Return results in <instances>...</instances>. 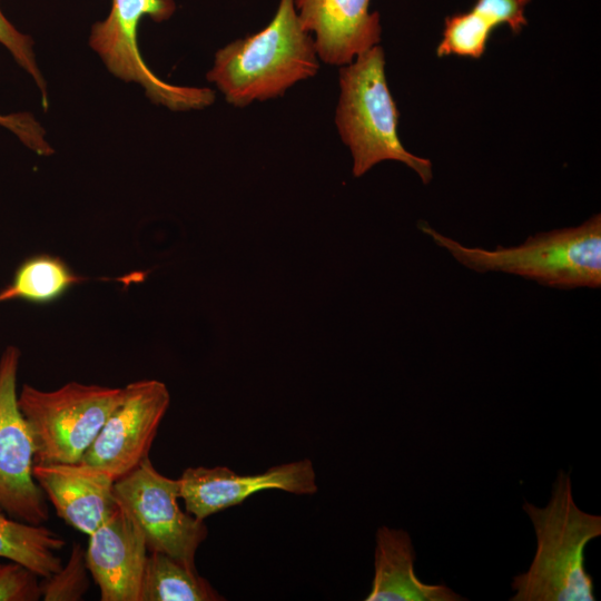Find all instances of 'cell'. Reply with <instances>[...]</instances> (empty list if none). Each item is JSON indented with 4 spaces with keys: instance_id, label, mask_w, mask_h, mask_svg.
<instances>
[{
    "instance_id": "obj_13",
    "label": "cell",
    "mask_w": 601,
    "mask_h": 601,
    "mask_svg": "<svg viewBox=\"0 0 601 601\" xmlns=\"http://www.w3.org/2000/svg\"><path fill=\"white\" fill-rule=\"evenodd\" d=\"M33 476L57 515L83 534H91L114 511L115 480L106 471L87 464H33Z\"/></svg>"
},
{
    "instance_id": "obj_18",
    "label": "cell",
    "mask_w": 601,
    "mask_h": 601,
    "mask_svg": "<svg viewBox=\"0 0 601 601\" xmlns=\"http://www.w3.org/2000/svg\"><path fill=\"white\" fill-rule=\"evenodd\" d=\"M82 280L61 258L48 254L35 255L19 265L10 284L0 290V303L14 299L51 303Z\"/></svg>"
},
{
    "instance_id": "obj_7",
    "label": "cell",
    "mask_w": 601,
    "mask_h": 601,
    "mask_svg": "<svg viewBox=\"0 0 601 601\" xmlns=\"http://www.w3.org/2000/svg\"><path fill=\"white\" fill-rule=\"evenodd\" d=\"M114 492L144 532L149 552H161L196 568V552L208 530L204 520L179 508L178 479L160 474L147 457L115 481Z\"/></svg>"
},
{
    "instance_id": "obj_17",
    "label": "cell",
    "mask_w": 601,
    "mask_h": 601,
    "mask_svg": "<svg viewBox=\"0 0 601 601\" xmlns=\"http://www.w3.org/2000/svg\"><path fill=\"white\" fill-rule=\"evenodd\" d=\"M224 598L196 568L161 552H149L139 601H219Z\"/></svg>"
},
{
    "instance_id": "obj_21",
    "label": "cell",
    "mask_w": 601,
    "mask_h": 601,
    "mask_svg": "<svg viewBox=\"0 0 601 601\" xmlns=\"http://www.w3.org/2000/svg\"><path fill=\"white\" fill-rule=\"evenodd\" d=\"M40 578L23 565L0 562V601H37L41 599Z\"/></svg>"
},
{
    "instance_id": "obj_8",
    "label": "cell",
    "mask_w": 601,
    "mask_h": 601,
    "mask_svg": "<svg viewBox=\"0 0 601 601\" xmlns=\"http://www.w3.org/2000/svg\"><path fill=\"white\" fill-rule=\"evenodd\" d=\"M20 356L14 345L0 356V508L17 520L45 524L49 506L32 473L35 444L18 403Z\"/></svg>"
},
{
    "instance_id": "obj_15",
    "label": "cell",
    "mask_w": 601,
    "mask_h": 601,
    "mask_svg": "<svg viewBox=\"0 0 601 601\" xmlns=\"http://www.w3.org/2000/svg\"><path fill=\"white\" fill-rule=\"evenodd\" d=\"M529 2L530 0H476L470 11L447 17L443 38L436 49L437 56L480 58L495 27L508 24L513 33L522 30L526 24L524 10Z\"/></svg>"
},
{
    "instance_id": "obj_10",
    "label": "cell",
    "mask_w": 601,
    "mask_h": 601,
    "mask_svg": "<svg viewBox=\"0 0 601 601\" xmlns=\"http://www.w3.org/2000/svg\"><path fill=\"white\" fill-rule=\"evenodd\" d=\"M178 482L186 512L199 520L240 504L252 494L265 490H282L297 495L318 491L315 470L308 459L245 475L227 466L188 467Z\"/></svg>"
},
{
    "instance_id": "obj_5",
    "label": "cell",
    "mask_w": 601,
    "mask_h": 601,
    "mask_svg": "<svg viewBox=\"0 0 601 601\" xmlns=\"http://www.w3.org/2000/svg\"><path fill=\"white\" fill-rule=\"evenodd\" d=\"M124 387L69 382L55 391L24 384L19 407L35 444V464L79 462L119 404Z\"/></svg>"
},
{
    "instance_id": "obj_12",
    "label": "cell",
    "mask_w": 601,
    "mask_h": 601,
    "mask_svg": "<svg viewBox=\"0 0 601 601\" xmlns=\"http://www.w3.org/2000/svg\"><path fill=\"white\" fill-rule=\"evenodd\" d=\"M371 0H294L305 31L314 35L317 56L326 63L345 66L376 46L382 27Z\"/></svg>"
},
{
    "instance_id": "obj_20",
    "label": "cell",
    "mask_w": 601,
    "mask_h": 601,
    "mask_svg": "<svg viewBox=\"0 0 601 601\" xmlns=\"http://www.w3.org/2000/svg\"><path fill=\"white\" fill-rule=\"evenodd\" d=\"M0 43L4 46L17 63L32 78L41 92L42 106L48 107L45 79L37 65L32 39L20 32L0 9Z\"/></svg>"
},
{
    "instance_id": "obj_1",
    "label": "cell",
    "mask_w": 601,
    "mask_h": 601,
    "mask_svg": "<svg viewBox=\"0 0 601 601\" xmlns=\"http://www.w3.org/2000/svg\"><path fill=\"white\" fill-rule=\"evenodd\" d=\"M536 551L528 571L513 578L510 601H594L584 548L601 535V516L574 502L570 474L559 471L544 508L524 502Z\"/></svg>"
},
{
    "instance_id": "obj_16",
    "label": "cell",
    "mask_w": 601,
    "mask_h": 601,
    "mask_svg": "<svg viewBox=\"0 0 601 601\" xmlns=\"http://www.w3.org/2000/svg\"><path fill=\"white\" fill-rule=\"evenodd\" d=\"M66 541L43 524H30L0 508V559L23 565L40 579L62 566L59 552Z\"/></svg>"
},
{
    "instance_id": "obj_4",
    "label": "cell",
    "mask_w": 601,
    "mask_h": 601,
    "mask_svg": "<svg viewBox=\"0 0 601 601\" xmlns=\"http://www.w3.org/2000/svg\"><path fill=\"white\" fill-rule=\"evenodd\" d=\"M339 87L335 124L351 150L353 175L359 177L383 160H397L428 184L431 161L408 152L398 138V111L387 87L382 47L376 45L342 66Z\"/></svg>"
},
{
    "instance_id": "obj_3",
    "label": "cell",
    "mask_w": 601,
    "mask_h": 601,
    "mask_svg": "<svg viewBox=\"0 0 601 601\" xmlns=\"http://www.w3.org/2000/svg\"><path fill=\"white\" fill-rule=\"evenodd\" d=\"M428 235L464 267L516 275L540 285L573 289L601 286V215L579 226L539 233L518 246L467 247L425 223Z\"/></svg>"
},
{
    "instance_id": "obj_14",
    "label": "cell",
    "mask_w": 601,
    "mask_h": 601,
    "mask_svg": "<svg viewBox=\"0 0 601 601\" xmlns=\"http://www.w3.org/2000/svg\"><path fill=\"white\" fill-rule=\"evenodd\" d=\"M374 578L366 601H462L444 583L423 582L415 573V550L403 529L382 525L375 534Z\"/></svg>"
},
{
    "instance_id": "obj_19",
    "label": "cell",
    "mask_w": 601,
    "mask_h": 601,
    "mask_svg": "<svg viewBox=\"0 0 601 601\" xmlns=\"http://www.w3.org/2000/svg\"><path fill=\"white\" fill-rule=\"evenodd\" d=\"M85 549L73 542L66 565L41 579V599L45 601H79L90 588Z\"/></svg>"
},
{
    "instance_id": "obj_2",
    "label": "cell",
    "mask_w": 601,
    "mask_h": 601,
    "mask_svg": "<svg viewBox=\"0 0 601 601\" xmlns=\"http://www.w3.org/2000/svg\"><path fill=\"white\" fill-rule=\"evenodd\" d=\"M318 59L314 38L304 30L294 0H279L264 29L216 52L207 80L228 104L245 107L283 96L296 82L314 77Z\"/></svg>"
},
{
    "instance_id": "obj_11",
    "label": "cell",
    "mask_w": 601,
    "mask_h": 601,
    "mask_svg": "<svg viewBox=\"0 0 601 601\" xmlns=\"http://www.w3.org/2000/svg\"><path fill=\"white\" fill-rule=\"evenodd\" d=\"M88 571L101 601H139L148 548L144 532L117 501L107 520L88 535Z\"/></svg>"
},
{
    "instance_id": "obj_9",
    "label": "cell",
    "mask_w": 601,
    "mask_h": 601,
    "mask_svg": "<svg viewBox=\"0 0 601 601\" xmlns=\"http://www.w3.org/2000/svg\"><path fill=\"white\" fill-rule=\"evenodd\" d=\"M169 404L170 395L162 382L129 383L80 461L108 472L115 481L125 476L149 457Z\"/></svg>"
},
{
    "instance_id": "obj_22",
    "label": "cell",
    "mask_w": 601,
    "mask_h": 601,
    "mask_svg": "<svg viewBox=\"0 0 601 601\" xmlns=\"http://www.w3.org/2000/svg\"><path fill=\"white\" fill-rule=\"evenodd\" d=\"M0 125L12 131L30 149L39 155H49L51 147L45 140L42 127L29 114H0Z\"/></svg>"
},
{
    "instance_id": "obj_6",
    "label": "cell",
    "mask_w": 601,
    "mask_h": 601,
    "mask_svg": "<svg viewBox=\"0 0 601 601\" xmlns=\"http://www.w3.org/2000/svg\"><path fill=\"white\" fill-rule=\"evenodd\" d=\"M174 0H112L108 16L91 27L89 45L116 77L141 86L151 102L173 111L198 110L215 101L214 90L168 83L145 62L138 46L144 17L156 22L175 12Z\"/></svg>"
}]
</instances>
